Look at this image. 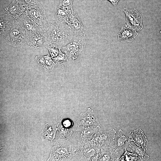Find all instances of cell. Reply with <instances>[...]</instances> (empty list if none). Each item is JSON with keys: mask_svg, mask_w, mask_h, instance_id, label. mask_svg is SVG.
Listing matches in <instances>:
<instances>
[{"mask_svg": "<svg viewBox=\"0 0 161 161\" xmlns=\"http://www.w3.org/2000/svg\"><path fill=\"white\" fill-rule=\"evenodd\" d=\"M131 141V137L129 133L120 129L113 141L114 145L111 146L112 160H119V151H123L124 149L129 147Z\"/></svg>", "mask_w": 161, "mask_h": 161, "instance_id": "5", "label": "cell"}, {"mask_svg": "<svg viewBox=\"0 0 161 161\" xmlns=\"http://www.w3.org/2000/svg\"><path fill=\"white\" fill-rule=\"evenodd\" d=\"M63 123L64 126L66 128H70L72 124V122L69 120H65Z\"/></svg>", "mask_w": 161, "mask_h": 161, "instance_id": "22", "label": "cell"}, {"mask_svg": "<svg viewBox=\"0 0 161 161\" xmlns=\"http://www.w3.org/2000/svg\"><path fill=\"white\" fill-rule=\"evenodd\" d=\"M85 36L84 33L74 34L72 41L62 48L67 57L75 59L84 52L86 45Z\"/></svg>", "mask_w": 161, "mask_h": 161, "instance_id": "3", "label": "cell"}, {"mask_svg": "<svg viewBox=\"0 0 161 161\" xmlns=\"http://www.w3.org/2000/svg\"><path fill=\"white\" fill-rule=\"evenodd\" d=\"M73 0H61L59 7L72 8Z\"/></svg>", "mask_w": 161, "mask_h": 161, "instance_id": "21", "label": "cell"}, {"mask_svg": "<svg viewBox=\"0 0 161 161\" xmlns=\"http://www.w3.org/2000/svg\"><path fill=\"white\" fill-rule=\"evenodd\" d=\"M35 59L38 64L47 71H52L57 66V64L48 55L37 56Z\"/></svg>", "mask_w": 161, "mask_h": 161, "instance_id": "15", "label": "cell"}, {"mask_svg": "<svg viewBox=\"0 0 161 161\" xmlns=\"http://www.w3.org/2000/svg\"><path fill=\"white\" fill-rule=\"evenodd\" d=\"M132 141L135 144L144 148L146 150L148 148V142L147 137L141 129H137L130 132Z\"/></svg>", "mask_w": 161, "mask_h": 161, "instance_id": "13", "label": "cell"}, {"mask_svg": "<svg viewBox=\"0 0 161 161\" xmlns=\"http://www.w3.org/2000/svg\"><path fill=\"white\" fill-rule=\"evenodd\" d=\"M47 45L44 35H38L28 38L27 48L36 49L46 47Z\"/></svg>", "mask_w": 161, "mask_h": 161, "instance_id": "16", "label": "cell"}, {"mask_svg": "<svg viewBox=\"0 0 161 161\" xmlns=\"http://www.w3.org/2000/svg\"><path fill=\"white\" fill-rule=\"evenodd\" d=\"M52 59L56 63H61L68 60L67 56L65 53H63L61 50L58 55Z\"/></svg>", "mask_w": 161, "mask_h": 161, "instance_id": "20", "label": "cell"}, {"mask_svg": "<svg viewBox=\"0 0 161 161\" xmlns=\"http://www.w3.org/2000/svg\"><path fill=\"white\" fill-rule=\"evenodd\" d=\"M110 2L114 6H116L120 0H107Z\"/></svg>", "mask_w": 161, "mask_h": 161, "instance_id": "23", "label": "cell"}, {"mask_svg": "<svg viewBox=\"0 0 161 161\" xmlns=\"http://www.w3.org/2000/svg\"><path fill=\"white\" fill-rule=\"evenodd\" d=\"M116 133V131L114 129L104 131H99L93 137V142L101 148L109 147L114 139Z\"/></svg>", "mask_w": 161, "mask_h": 161, "instance_id": "9", "label": "cell"}, {"mask_svg": "<svg viewBox=\"0 0 161 161\" xmlns=\"http://www.w3.org/2000/svg\"><path fill=\"white\" fill-rule=\"evenodd\" d=\"M15 22L0 15V36L1 38H2L4 35L10 31L14 25Z\"/></svg>", "mask_w": 161, "mask_h": 161, "instance_id": "17", "label": "cell"}, {"mask_svg": "<svg viewBox=\"0 0 161 161\" xmlns=\"http://www.w3.org/2000/svg\"><path fill=\"white\" fill-rule=\"evenodd\" d=\"M49 51L52 59L56 57L58 55L61 48L55 44H52L46 47Z\"/></svg>", "mask_w": 161, "mask_h": 161, "instance_id": "19", "label": "cell"}, {"mask_svg": "<svg viewBox=\"0 0 161 161\" xmlns=\"http://www.w3.org/2000/svg\"><path fill=\"white\" fill-rule=\"evenodd\" d=\"M78 126H99L100 123L93 111L90 108L85 112L82 113L76 121Z\"/></svg>", "mask_w": 161, "mask_h": 161, "instance_id": "10", "label": "cell"}, {"mask_svg": "<svg viewBox=\"0 0 161 161\" xmlns=\"http://www.w3.org/2000/svg\"><path fill=\"white\" fill-rule=\"evenodd\" d=\"M67 25L69 27L74 34L84 33L85 29L77 14L73 10L70 13Z\"/></svg>", "mask_w": 161, "mask_h": 161, "instance_id": "11", "label": "cell"}, {"mask_svg": "<svg viewBox=\"0 0 161 161\" xmlns=\"http://www.w3.org/2000/svg\"><path fill=\"white\" fill-rule=\"evenodd\" d=\"M126 16V24L137 31H139L143 28L142 15L135 8L123 9Z\"/></svg>", "mask_w": 161, "mask_h": 161, "instance_id": "8", "label": "cell"}, {"mask_svg": "<svg viewBox=\"0 0 161 161\" xmlns=\"http://www.w3.org/2000/svg\"><path fill=\"white\" fill-rule=\"evenodd\" d=\"M100 129L99 126L96 128H80L77 131V138L80 141L90 140L95 134L100 131Z\"/></svg>", "mask_w": 161, "mask_h": 161, "instance_id": "14", "label": "cell"}, {"mask_svg": "<svg viewBox=\"0 0 161 161\" xmlns=\"http://www.w3.org/2000/svg\"><path fill=\"white\" fill-rule=\"evenodd\" d=\"M160 33L161 34V30L160 31Z\"/></svg>", "mask_w": 161, "mask_h": 161, "instance_id": "24", "label": "cell"}, {"mask_svg": "<svg viewBox=\"0 0 161 161\" xmlns=\"http://www.w3.org/2000/svg\"><path fill=\"white\" fill-rule=\"evenodd\" d=\"M17 21L25 32L28 39L44 35V32L25 14L21 15Z\"/></svg>", "mask_w": 161, "mask_h": 161, "instance_id": "6", "label": "cell"}, {"mask_svg": "<svg viewBox=\"0 0 161 161\" xmlns=\"http://www.w3.org/2000/svg\"><path fill=\"white\" fill-rule=\"evenodd\" d=\"M44 35L47 47L55 44L61 49L72 41L74 33L67 24L54 20L49 21V26Z\"/></svg>", "mask_w": 161, "mask_h": 161, "instance_id": "1", "label": "cell"}, {"mask_svg": "<svg viewBox=\"0 0 161 161\" xmlns=\"http://www.w3.org/2000/svg\"><path fill=\"white\" fill-rule=\"evenodd\" d=\"M138 33L128 25L125 24L117 34L118 40L121 41L131 42L137 36Z\"/></svg>", "mask_w": 161, "mask_h": 161, "instance_id": "12", "label": "cell"}, {"mask_svg": "<svg viewBox=\"0 0 161 161\" xmlns=\"http://www.w3.org/2000/svg\"><path fill=\"white\" fill-rule=\"evenodd\" d=\"M131 152L135 154L141 160H147L149 159V156L146 153L145 150L143 148L136 145L130 144L129 147Z\"/></svg>", "mask_w": 161, "mask_h": 161, "instance_id": "18", "label": "cell"}, {"mask_svg": "<svg viewBox=\"0 0 161 161\" xmlns=\"http://www.w3.org/2000/svg\"><path fill=\"white\" fill-rule=\"evenodd\" d=\"M27 9V8L24 5L14 1L4 9L0 15L16 21L21 15L26 14Z\"/></svg>", "mask_w": 161, "mask_h": 161, "instance_id": "7", "label": "cell"}, {"mask_svg": "<svg viewBox=\"0 0 161 161\" xmlns=\"http://www.w3.org/2000/svg\"><path fill=\"white\" fill-rule=\"evenodd\" d=\"M26 14L44 32L49 25L45 11L39 3H36L27 8Z\"/></svg>", "mask_w": 161, "mask_h": 161, "instance_id": "4", "label": "cell"}, {"mask_svg": "<svg viewBox=\"0 0 161 161\" xmlns=\"http://www.w3.org/2000/svg\"><path fill=\"white\" fill-rule=\"evenodd\" d=\"M2 38L8 44L14 47H27L28 39L24 30L17 21L10 31Z\"/></svg>", "mask_w": 161, "mask_h": 161, "instance_id": "2", "label": "cell"}]
</instances>
